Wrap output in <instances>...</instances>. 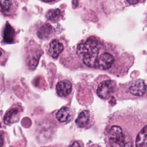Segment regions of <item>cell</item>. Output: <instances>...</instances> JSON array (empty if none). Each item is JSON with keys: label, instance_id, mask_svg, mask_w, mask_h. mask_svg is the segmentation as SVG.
Returning a JSON list of instances; mask_svg holds the SVG:
<instances>
[{"label": "cell", "instance_id": "12", "mask_svg": "<svg viewBox=\"0 0 147 147\" xmlns=\"http://www.w3.org/2000/svg\"><path fill=\"white\" fill-rule=\"evenodd\" d=\"M15 32L14 29L11 26V25L6 23L5 28L3 30V40L6 43H13L14 42Z\"/></svg>", "mask_w": 147, "mask_h": 147}, {"label": "cell", "instance_id": "5", "mask_svg": "<svg viewBox=\"0 0 147 147\" xmlns=\"http://www.w3.org/2000/svg\"><path fill=\"white\" fill-rule=\"evenodd\" d=\"M67 45L65 38L56 37L52 39L46 47L48 55L53 59H57L60 54L63 52Z\"/></svg>", "mask_w": 147, "mask_h": 147}, {"label": "cell", "instance_id": "9", "mask_svg": "<svg viewBox=\"0 0 147 147\" xmlns=\"http://www.w3.org/2000/svg\"><path fill=\"white\" fill-rule=\"evenodd\" d=\"M135 147H147V124L142 125L138 131L135 141Z\"/></svg>", "mask_w": 147, "mask_h": 147}, {"label": "cell", "instance_id": "11", "mask_svg": "<svg viewBox=\"0 0 147 147\" xmlns=\"http://www.w3.org/2000/svg\"><path fill=\"white\" fill-rule=\"evenodd\" d=\"M91 121V114L88 110L82 111L75 121L76 125L80 128H83L89 124Z\"/></svg>", "mask_w": 147, "mask_h": 147}, {"label": "cell", "instance_id": "13", "mask_svg": "<svg viewBox=\"0 0 147 147\" xmlns=\"http://www.w3.org/2000/svg\"><path fill=\"white\" fill-rule=\"evenodd\" d=\"M63 11L59 9H50L45 14L46 18L53 22H57L63 17Z\"/></svg>", "mask_w": 147, "mask_h": 147}, {"label": "cell", "instance_id": "17", "mask_svg": "<svg viewBox=\"0 0 147 147\" xmlns=\"http://www.w3.org/2000/svg\"><path fill=\"white\" fill-rule=\"evenodd\" d=\"M41 1L45 2V3H56L58 1H59L60 0H40Z\"/></svg>", "mask_w": 147, "mask_h": 147}, {"label": "cell", "instance_id": "10", "mask_svg": "<svg viewBox=\"0 0 147 147\" xmlns=\"http://www.w3.org/2000/svg\"><path fill=\"white\" fill-rule=\"evenodd\" d=\"M54 32L53 28L48 24L42 25L37 30V34L41 39H48L53 36Z\"/></svg>", "mask_w": 147, "mask_h": 147}, {"label": "cell", "instance_id": "15", "mask_svg": "<svg viewBox=\"0 0 147 147\" xmlns=\"http://www.w3.org/2000/svg\"><path fill=\"white\" fill-rule=\"evenodd\" d=\"M145 1L146 0H125L127 6H135L140 3H142Z\"/></svg>", "mask_w": 147, "mask_h": 147}, {"label": "cell", "instance_id": "18", "mask_svg": "<svg viewBox=\"0 0 147 147\" xmlns=\"http://www.w3.org/2000/svg\"><path fill=\"white\" fill-rule=\"evenodd\" d=\"M145 70H146V72H147V59H146V64H145Z\"/></svg>", "mask_w": 147, "mask_h": 147}, {"label": "cell", "instance_id": "4", "mask_svg": "<svg viewBox=\"0 0 147 147\" xmlns=\"http://www.w3.org/2000/svg\"><path fill=\"white\" fill-rule=\"evenodd\" d=\"M126 92L132 96L142 97L147 93V84L143 79H136L124 85Z\"/></svg>", "mask_w": 147, "mask_h": 147}, {"label": "cell", "instance_id": "2", "mask_svg": "<svg viewBox=\"0 0 147 147\" xmlns=\"http://www.w3.org/2000/svg\"><path fill=\"white\" fill-rule=\"evenodd\" d=\"M105 134L107 147H135L134 136L124 125H109Z\"/></svg>", "mask_w": 147, "mask_h": 147}, {"label": "cell", "instance_id": "7", "mask_svg": "<svg viewBox=\"0 0 147 147\" xmlns=\"http://www.w3.org/2000/svg\"><path fill=\"white\" fill-rule=\"evenodd\" d=\"M72 85L68 79L59 81L56 86V91L57 95L61 97L68 96L72 91Z\"/></svg>", "mask_w": 147, "mask_h": 147}, {"label": "cell", "instance_id": "14", "mask_svg": "<svg viewBox=\"0 0 147 147\" xmlns=\"http://www.w3.org/2000/svg\"><path fill=\"white\" fill-rule=\"evenodd\" d=\"M18 113V109L14 108L9 110L5 115L4 117V122L6 124H10L13 122H15L14 119H16V116Z\"/></svg>", "mask_w": 147, "mask_h": 147}, {"label": "cell", "instance_id": "6", "mask_svg": "<svg viewBox=\"0 0 147 147\" xmlns=\"http://www.w3.org/2000/svg\"><path fill=\"white\" fill-rule=\"evenodd\" d=\"M18 7L17 0H1V13L5 17H15L17 15Z\"/></svg>", "mask_w": 147, "mask_h": 147}, {"label": "cell", "instance_id": "3", "mask_svg": "<svg viewBox=\"0 0 147 147\" xmlns=\"http://www.w3.org/2000/svg\"><path fill=\"white\" fill-rule=\"evenodd\" d=\"M99 78L100 80H99L98 78L97 79L96 94L103 99H107L114 92L116 82L105 76Z\"/></svg>", "mask_w": 147, "mask_h": 147}, {"label": "cell", "instance_id": "16", "mask_svg": "<svg viewBox=\"0 0 147 147\" xmlns=\"http://www.w3.org/2000/svg\"><path fill=\"white\" fill-rule=\"evenodd\" d=\"M67 147H83V146L80 144V142H79V141H75L71 142Z\"/></svg>", "mask_w": 147, "mask_h": 147}, {"label": "cell", "instance_id": "8", "mask_svg": "<svg viewBox=\"0 0 147 147\" xmlns=\"http://www.w3.org/2000/svg\"><path fill=\"white\" fill-rule=\"evenodd\" d=\"M74 117V111L71 108L64 106L56 113V118L61 123H67L71 121Z\"/></svg>", "mask_w": 147, "mask_h": 147}, {"label": "cell", "instance_id": "1", "mask_svg": "<svg viewBox=\"0 0 147 147\" xmlns=\"http://www.w3.org/2000/svg\"><path fill=\"white\" fill-rule=\"evenodd\" d=\"M75 53L80 66L105 71L117 76L126 75L134 61L131 53L95 36L80 40Z\"/></svg>", "mask_w": 147, "mask_h": 147}]
</instances>
